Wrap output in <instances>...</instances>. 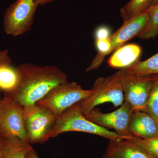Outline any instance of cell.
<instances>
[{"label": "cell", "mask_w": 158, "mask_h": 158, "mask_svg": "<svg viewBox=\"0 0 158 158\" xmlns=\"http://www.w3.org/2000/svg\"><path fill=\"white\" fill-rule=\"evenodd\" d=\"M23 116L28 142L43 144L50 138L58 117L48 108L37 104L23 107Z\"/></svg>", "instance_id": "obj_4"}, {"label": "cell", "mask_w": 158, "mask_h": 158, "mask_svg": "<svg viewBox=\"0 0 158 158\" xmlns=\"http://www.w3.org/2000/svg\"><path fill=\"white\" fill-rule=\"evenodd\" d=\"M147 11L148 19L147 25L138 36L141 39H154L158 36V4L151 6Z\"/></svg>", "instance_id": "obj_17"}, {"label": "cell", "mask_w": 158, "mask_h": 158, "mask_svg": "<svg viewBox=\"0 0 158 158\" xmlns=\"http://www.w3.org/2000/svg\"><path fill=\"white\" fill-rule=\"evenodd\" d=\"M25 158H40L36 151L32 148L27 154Z\"/></svg>", "instance_id": "obj_23"}, {"label": "cell", "mask_w": 158, "mask_h": 158, "mask_svg": "<svg viewBox=\"0 0 158 158\" xmlns=\"http://www.w3.org/2000/svg\"><path fill=\"white\" fill-rule=\"evenodd\" d=\"M126 72L138 76L158 74V53L144 61H139L127 68Z\"/></svg>", "instance_id": "obj_16"}, {"label": "cell", "mask_w": 158, "mask_h": 158, "mask_svg": "<svg viewBox=\"0 0 158 158\" xmlns=\"http://www.w3.org/2000/svg\"><path fill=\"white\" fill-rule=\"evenodd\" d=\"M0 158H2V155H1V152H0Z\"/></svg>", "instance_id": "obj_26"}, {"label": "cell", "mask_w": 158, "mask_h": 158, "mask_svg": "<svg viewBox=\"0 0 158 158\" xmlns=\"http://www.w3.org/2000/svg\"><path fill=\"white\" fill-rule=\"evenodd\" d=\"M128 132L130 135L135 138H153L158 136V124L146 112L135 111L130 120Z\"/></svg>", "instance_id": "obj_11"}, {"label": "cell", "mask_w": 158, "mask_h": 158, "mask_svg": "<svg viewBox=\"0 0 158 158\" xmlns=\"http://www.w3.org/2000/svg\"><path fill=\"white\" fill-rule=\"evenodd\" d=\"M17 80L13 89L6 92L23 107L35 104L52 89L67 81V75L54 65L25 63L16 69Z\"/></svg>", "instance_id": "obj_1"}, {"label": "cell", "mask_w": 158, "mask_h": 158, "mask_svg": "<svg viewBox=\"0 0 158 158\" xmlns=\"http://www.w3.org/2000/svg\"><path fill=\"white\" fill-rule=\"evenodd\" d=\"M71 131L93 134L107 138L109 141L128 138L87 119L82 113L78 102L58 117L51 131L50 138H56L62 133Z\"/></svg>", "instance_id": "obj_2"}, {"label": "cell", "mask_w": 158, "mask_h": 158, "mask_svg": "<svg viewBox=\"0 0 158 158\" xmlns=\"http://www.w3.org/2000/svg\"><path fill=\"white\" fill-rule=\"evenodd\" d=\"M134 112L130 103L125 100L120 107L111 113H102L95 108L84 115L87 119L102 127L113 129L118 135L129 138L132 137L129 134L128 127Z\"/></svg>", "instance_id": "obj_9"}, {"label": "cell", "mask_w": 158, "mask_h": 158, "mask_svg": "<svg viewBox=\"0 0 158 158\" xmlns=\"http://www.w3.org/2000/svg\"><path fill=\"white\" fill-rule=\"evenodd\" d=\"M91 93V89L85 90L77 83L67 81L54 87L36 104L50 109L58 117Z\"/></svg>", "instance_id": "obj_5"}, {"label": "cell", "mask_w": 158, "mask_h": 158, "mask_svg": "<svg viewBox=\"0 0 158 158\" xmlns=\"http://www.w3.org/2000/svg\"><path fill=\"white\" fill-rule=\"evenodd\" d=\"M17 80L16 69L10 64H4L0 66V89L6 92L13 89Z\"/></svg>", "instance_id": "obj_18"}, {"label": "cell", "mask_w": 158, "mask_h": 158, "mask_svg": "<svg viewBox=\"0 0 158 158\" xmlns=\"http://www.w3.org/2000/svg\"><path fill=\"white\" fill-rule=\"evenodd\" d=\"M142 49L135 44H129L115 51L108 60L110 67L113 68H126L139 62Z\"/></svg>", "instance_id": "obj_13"}, {"label": "cell", "mask_w": 158, "mask_h": 158, "mask_svg": "<svg viewBox=\"0 0 158 158\" xmlns=\"http://www.w3.org/2000/svg\"><path fill=\"white\" fill-rule=\"evenodd\" d=\"M158 4V0H154L152 6V5H155V4Z\"/></svg>", "instance_id": "obj_25"}, {"label": "cell", "mask_w": 158, "mask_h": 158, "mask_svg": "<svg viewBox=\"0 0 158 158\" xmlns=\"http://www.w3.org/2000/svg\"><path fill=\"white\" fill-rule=\"evenodd\" d=\"M95 35V40L105 39L110 36L109 29L106 27H102L98 29Z\"/></svg>", "instance_id": "obj_21"}, {"label": "cell", "mask_w": 158, "mask_h": 158, "mask_svg": "<svg viewBox=\"0 0 158 158\" xmlns=\"http://www.w3.org/2000/svg\"><path fill=\"white\" fill-rule=\"evenodd\" d=\"M91 90L90 95L78 102L84 115L105 103H112L115 107H117L125 101L123 88L116 73L97 79Z\"/></svg>", "instance_id": "obj_3"}, {"label": "cell", "mask_w": 158, "mask_h": 158, "mask_svg": "<svg viewBox=\"0 0 158 158\" xmlns=\"http://www.w3.org/2000/svg\"><path fill=\"white\" fill-rule=\"evenodd\" d=\"M103 158H152L127 139L109 141Z\"/></svg>", "instance_id": "obj_12"}, {"label": "cell", "mask_w": 158, "mask_h": 158, "mask_svg": "<svg viewBox=\"0 0 158 158\" xmlns=\"http://www.w3.org/2000/svg\"><path fill=\"white\" fill-rule=\"evenodd\" d=\"M154 0H130L120 9V15L126 22L139 15L147 11L152 6Z\"/></svg>", "instance_id": "obj_15"}, {"label": "cell", "mask_w": 158, "mask_h": 158, "mask_svg": "<svg viewBox=\"0 0 158 158\" xmlns=\"http://www.w3.org/2000/svg\"><path fill=\"white\" fill-rule=\"evenodd\" d=\"M23 109V107L11 98L6 96L2 99L0 102V137H16L28 142Z\"/></svg>", "instance_id": "obj_8"}, {"label": "cell", "mask_w": 158, "mask_h": 158, "mask_svg": "<svg viewBox=\"0 0 158 158\" xmlns=\"http://www.w3.org/2000/svg\"><path fill=\"white\" fill-rule=\"evenodd\" d=\"M148 15L147 11L126 22L109 37L111 48L110 54L124 45L135 37H138L147 24Z\"/></svg>", "instance_id": "obj_10"}, {"label": "cell", "mask_w": 158, "mask_h": 158, "mask_svg": "<svg viewBox=\"0 0 158 158\" xmlns=\"http://www.w3.org/2000/svg\"><path fill=\"white\" fill-rule=\"evenodd\" d=\"M153 85L144 112L149 114L158 124V74L154 75Z\"/></svg>", "instance_id": "obj_20"}, {"label": "cell", "mask_w": 158, "mask_h": 158, "mask_svg": "<svg viewBox=\"0 0 158 158\" xmlns=\"http://www.w3.org/2000/svg\"><path fill=\"white\" fill-rule=\"evenodd\" d=\"M127 140L138 146L149 156L158 158V136L145 139L132 136Z\"/></svg>", "instance_id": "obj_19"}, {"label": "cell", "mask_w": 158, "mask_h": 158, "mask_svg": "<svg viewBox=\"0 0 158 158\" xmlns=\"http://www.w3.org/2000/svg\"><path fill=\"white\" fill-rule=\"evenodd\" d=\"M124 92L125 100L130 103L134 111H145L154 83V75L130 74L124 68L116 73Z\"/></svg>", "instance_id": "obj_7"}, {"label": "cell", "mask_w": 158, "mask_h": 158, "mask_svg": "<svg viewBox=\"0 0 158 158\" xmlns=\"http://www.w3.org/2000/svg\"><path fill=\"white\" fill-rule=\"evenodd\" d=\"M39 6L38 0H16L11 4L5 12L3 20L6 34L16 37L28 32Z\"/></svg>", "instance_id": "obj_6"}, {"label": "cell", "mask_w": 158, "mask_h": 158, "mask_svg": "<svg viewBox=\"0 0 158 158\" xmlns=\"http://www.w3.org/2000/svg\"><path fill=\"white\" fill-rule=\"evenodd\" d=\"M56 0H38L39 5L43 6V5H46L48 3L52 2Z\"/></svg>", "instance_id": "obj_24"}, {"label": "cell", "mask_w": 158, "mask_h": 158, "mask_svg": "<svg viewBox=\"0 0 158 158\" xmlns=\"http://www.w3.org/2000/svg\"><path fill=\"white\" fill-rule=\"evenodd\" d=\"M33 148L31 144L16 137H0L2 158H25Z\"/></svg>", "instance_id": "obj_14"}, {"label": "cell", "mask_w": 158, "mask_h": 158, "mask_svg": "<svg viewBox=\"0 0 158 158\" xmlns=\"http://www.w3.org/2000/svg\"><path fill=\"white\" fill-rule=\"evenodd\" d=\"M11 61V59L8 54V50L0 51V66L4 64H10ZM2 100L0 94V102Z\"/></svg>", "instance_id": "obj_22"}]
</instances>
